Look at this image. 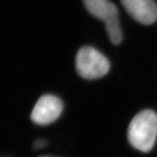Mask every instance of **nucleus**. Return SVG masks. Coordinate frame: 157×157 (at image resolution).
I'll return each instance as SVG.
<instances>
[{
    "label": "nucleus",
    "mask_w": 157,
    "mask_h": 157,
    "mask_svg": "<svg viewBox=\"0 0 157 157\" xmlns=\"http://www.w3.org/2000/svg\"><path fill=\"white\" fill-rule=\"evenodd\" d=\"M157 137V114L152 110L137 113L128 126L129 143L141 152H149Z\"/></svg>",
    "instance_id": "nucleus-1"
},
{
    "label": "nucleus",
    "mask_w": 157,
    "mask_h": 157,
    "mask_svg": "<svg viewBox=\"0 0 157 157\" xmlns=\"http://www.w3.org/2000/svg\"><path fill=\"white\" fill-rule=\"evenodd\" d=\"M86 9L106 25L108 38L113 45L122 40V32L119 21L117 7L109 0H82Z\"/></svg>",
    "instance_id": "nucleus-2"
},
{
    "label": "nucleus",
    "mask_w": 157,
    "mask_h": 157,
    "mask_svg": "<svg viewBox=\"0 0 157 157\" xmlns=\"http://www.w3.org/2000/svg\"><path fill=\"white\" fill-rule=\"evenodd\" d=\"M75 66L78 74L86 79L101 78L110 69V63L107 58L91 46H83L78 51Z\"/></svg>",
    "instance_id": "nucleus-3"
},
{
    "label": "nucleus",
    "mask_w": 157,
    "mask_h": 157,
    "mask_svg": "<svg viewBox=\"0 0 157 157\" xmlns=\"http://www.w3.org/2000/svg\"><path fill=\"white\" fill-rule=\"evenodd\" d=\"M63 103L60 99L54 95L45 94L41 96L34 106L31 119L38 125H48L55 121L60 116Z\"/></svg>",
    "instance_id": "nucleus-4"
},
{
    "label": "nucleus",
    "mask_w": 157,
    "mask_h": 157,
    "mask_svg": "<svg viewBox=\"0 0 157 157\" xmlns=\"http://www.w3.org/2000/svg\"><path fill=\"white\" fill-rule=\"evenodd\" d=\"M127 12L142 25L157 20V5L154 0H121Z\"/></svg>",
    "instance_id": "nucleus-5"
},
{
    "label": "nucleus",
    "mask_w": 157,
    "mask_h": 157,
    "mask_svg": "<svg viewBox=\"0 0 157 157\" xmlns=\"http://www.w3.org/2000/svg\"><path fill=\"white\" fill-rule=\"evenodd\" d=\"M46 145V141L45 140H37L35 142H34V147L35 148H42Z\"/></svg>",
    "instance_id": "nucleus-6"
}]
</instances>
